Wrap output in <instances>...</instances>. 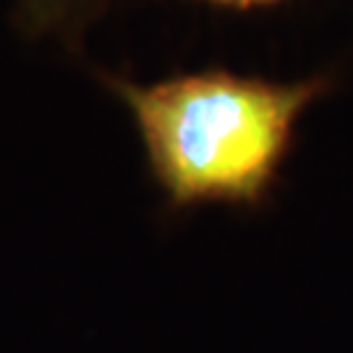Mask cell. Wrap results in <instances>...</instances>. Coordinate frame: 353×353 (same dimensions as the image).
Returning a JSON list of instances; mask_svg holds the SVG:
<instances>
[{
  "mask_svg": "<svg viewBox=\"0 0 353 353\" xmlns=\"http://www.w3.org/2000/svg\"><path fill=\"white\" fill-rule=\"evenodd\" d=\"M92 76L134 121L152 178L173 207L262 204L299 121L332 89L330 76L280 81L225 68L157 81L108 68Z\"/></svg>",
  "mask_w": 353,
  "mask_h": 353,
  "instance_id": "cell-1",
  "label": "cell"
},
{
  "mask_svg": "<svg viewBox=\"0 0 353 353\" xmlns=\"http://www.w3.org/2000/svg\"><path fill=\"white\" fill-rule=\"evenodd\" d=\"M108 3L110 0H11V19L24 39L81 55Z\"/></svg>",
  "mask_w": 353,
  "mask_h": 353,
  "instance_id": "cell-2",
  "label": "cell"
},
{
  "mask_svg": "<svg viewBox=\"0 0 353 353\" xmlns=\"http://www.w3.org/2000/svg\"><path fill=\"white\" fill-rule=\"evenodd\" d=\"M204 3H212L220 8H236V11H249V8H265V6H275L283 0H204Z\"/></svg>",
  "mask_w": 353,
  "mask_h": 353,
  "instance_id": "cell-3",
  "label": "cell"
}]
</instances>
